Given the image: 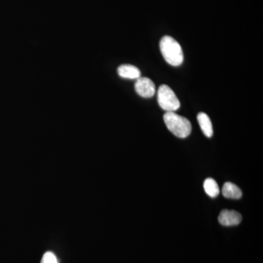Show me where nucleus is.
Masks as SVG:
<instances>
[{"instance_id":"4","label":"nucleus","mask_w":263,"mask_h":263,"mask_svg":"<svg viewBox=\"0 0 263 263\" xmlns=\"http://www.w3.org/2000/svg\"><path fill=\"white\" fill-rule=\"evenodd\" d=\"M135 89L140 96L144 98H152L156 91L155 84L153 81L145 77H140L137 79Z\"/></svg>"},{"instance_id":"7","label":"nucleus","mask_w":263,"mask_h":263,"mask_svg":"<svg viewBox=\"0 0 263 263\" xmlns=\"http://www.w3.org/2000/svg\"><path fill=\"white\" fill-rule=\"evenodd\" d=\"M197 121L200 124L204 135L208 138H211L214 134L212 121L209 116L205 113H200L197 115Z\"/></svg>"},{"instance_id":"6","label":"nucleus","mask_w":263,"mask_h":263,"mask_svg":"<svg viewBox=\"0 0 263 263\" xmlns=\"http://www.w3.org/2000/svg\"><path fill=\"white\" fill-rule=\"evenodd\" d=\"M119 76L124 79H138L141 77V71L138 67L131 65H123L118 68Z\"/></svg>"},{"instance_id":"10","label":"nucleus","mask_w":263,"mask_h":263,"mask_svg":"<svg viewBox=\"0 0 263 263\" xmlns=\"http://www.w3.org/2000/svg\"><path fill=\"white\" fill-rule=\"evenodd\" d=\"M41 263H58V260L53 252H48L43 255Z\"/></svg>"},{"instance_id":"8","label":"nucleus","mask_w":263,"mask_h":263,"mask_svg":"<svg viewBox=\"0 0 263 263\" xmlns=\"http://www.w3.org/2000/svg\"><path fill=\"white\" fill-rule=\"evenodd\" d=\"M222 195L228 199H240L242 197V192L234 183L227 182L223 186Z\"/></svg>"},{"instance_id":"3","label":"nucleus","mask_w":263,"mask_h":263,"mask_svg":"<svg viewBox=\"0 0 263 263\" xmlns=\"http://www.w3.org/2000/svg\"><path fill=\"white\" fill-rule=\"evenodd\" d=\"M159 105L166 112H174L181 106L179 98L167 85L160 86L157 93Z\"/></svg>"},{"instance_id":"2","label":"nucleus","mask_w":263,"mask_h":263,"mask_svg":"<svg viewBox=\"0 0 263 263\" xmlns=\"http://www.w3.org/2000/svg\"><path fill=\"white\" fill-rule=\"evenodd\" d=\"M164 122L167 129L178 138H186L191 133L192 124L190 121L174 112H166L164 115Z\"/></svg>"},{"instance_id":"9","label":"nucleus","mask_w":263,"mask_h":263,"mask_svg":"<svg viewBox=\"0 0 263 263\" xmlns=\"http://www.w3.org/2000/svg\"><path fill=\"white\" fill-rule=\"evenodd\" d=\"M203 187L204 190L209 196L216 197L219 195V187L215 180L207 179L204 181Z\"/></svg>"},{"instance_id":"5","label":"nucleus","mask_w":263,"mask_h":263,"mask_svg":"<svg viewBox=\"0 0 263 263\" xmlns=\"http://www.w3.org/2000/svg\"><path fill=\"white\" fill-rule=\"evenodd\" d=\"M218 220L223 226H235L240 224L242 216L235 211L223 210L219 214Z\"/></svg>"},{"instance_id":"1","label":"nucleus","mask_w":263,"mask_h":263,"mask_svg":"<svg viewBox=\"0 0 263 263\" xmlns=\"http://www.w3.org/2000/svg\"><path fill=\"white\" fill-rule=\"evenodd\" d=\"M161 53L165 61L170 65L179 66L183 61L182 48L174 38L171 36H164L160 43Z\"/></svg>"}]
</instances>
